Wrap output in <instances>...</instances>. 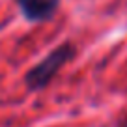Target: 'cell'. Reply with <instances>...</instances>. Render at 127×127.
Listing matches in <instances>:
<instances>
[{
  "label": "cell",
  "instance_id": "6da1fadb",
  "mask_svg": "<svg viewBox=\"0 0 127 127\" xmlns=\"http://www.w3.org/2000/svg\"><path fill=\"white\" fill-rule=\"evenodd\" d=\"M75 52L77 47L69 41L58 45L56 49H52L47 56H45L41 62H37L30 71L24 75V84L30 92H37V90H43V88L49 86L54 75L60 71V69L65 65L67 62H71L75 58Z\"/></svg>",
  "mask_w": 127,
  "mask_h": 127
},
{
  "label": "cell",
  "instance_id": "7a4b0ae2",
  "mask_svg": "<svg viewBox=\"0 0 127 127\" xmlns=\"http://www.w3.org/2000/svg\"><path fill=\"white\" fill-rule=\"evenodd\" d=\"M28 23H45L56 15L60 0H15Z\"/></svg>",
  "mask_w": 127,
  "mask_h": 127
},
{
  "label": "cell",
  "instance_id": "3957f363",
  "mask_svg": "<svg viewBox=\"0 0 127 127\" xmlns=\"http://www.w3.org/2000/svg\"><path fill=\"white\" fill-rule=\"evenodd\" d=\"M118 127H127V118H123V120H122V122H120V123H118Z\"/></svg>",
  "mask_w": 127,
  "mask_h": 127
}]
</instances>
